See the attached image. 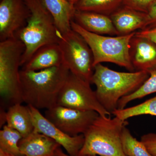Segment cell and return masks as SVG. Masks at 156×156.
Here are the masks:
<instances>
[{
  "label": "cell",
  "instance_id": "cb8c5ba5",
  "mask_svg": "<svg viewBox=\"0 0 156 156\" xmlns=\"http://www.w3.org/2000/svg\"><path fill=\"white\" fill-rule=\"evenodd\" d=\"M156 0H125L123 6L147 13Z\"/></svg>",
  "mask_w": 156,
  "mask_h": 156
},
{
  "label": "cell",
  "instance_id": "7402d4cb",
  "mask_svg": "<svg viewBox=\"0 0 156 156\" xmlns=\"http://www.w3.org/2000/svg\"><path fill=\"white\" fill-rule=\"evenodd\" d=\"M149 76L139 89L130 95L122 98L118 103L117 109H122L132 101L142 98L156 92V69L149 73Z\"/></svg>",
  "mask_w": 156,
  "mask_h": 156
},
{
  "label": "cell",
  "instance_id": "d4e9b609",
  "mask_svg": "<svg viewBox=\"0 0 156 156\" xmlns=\"http://www.w3.org/2000/svg\"><path fill=\"white\" fill-rule=\"evenodd\" d=\"M140 141L145 145L152 156H156V133H151L143 135Z\"/></svg>",
  "mask_w": 156,
  "mask_h": 156
},
{
  "label": "cell",
  "instance_id": "5bb4252c",
  "mask_svg": "<svg viewBox=\"0 0 156 156\" xmlns=\"http://www.w3.org/2000/svg\"><path fill=\"white\" fill-rule=\"evenodd\" d=\"M18 146L22 155L53 156L61 146L49 136L34 130L21 138Z\"/></svg>",
  "mask_w": 156,
  "mask_h": 156
},
{
  "label": "cell",
  "instance_id": "277c9868",
  "mask_svg": "<svg viewBox=\"0 0 156 156\" xmlns=\"http://www.w3.org/2000/svg\"><path fill=\"white\" fill-rule=\"evenodd\" d=\"M24 1L30 10V15L26 25L15 36L25 46L21 67L39 48L58 42V30L54 20L40 0Z\"/></svg>",
  "mask_w": 156,
  "mask_h": 156
},
{
  "label": "cell",
  "instance_id": "f1b7e54d",
  "mask_svg": "<svg viewBox=\"0 0 156 156\" xmlns=\"http://www.w3.org/2000/svg\"><path fill=\"white\" fill-rule=\"evenodd\" d=\"M0 156H24L23 155H16L8 153L6 152L0 150Z\"/></svg>",
  "mask_w": 156,
  "mask_h": 156
},
{
  "label": "cell",
  "instance_id": "ac0fdd59",
  "mask_svg": "<svg viewBox=\"0 0 156 156\" xmlns=\"http://www.w3.org/2000/svg\"><path fill=\"white\" fill-rule=\"evenodd\" d=\"M7 125L17 130L22 137L27 136L34 130V126L28 106L17 103L9 107L4 112Z\"/></svg>",
  "mask_w": 156,
  "mask_h": 156
},
{
  "label": "cell",
  "instance_id": "4fadbf2b",
  "mask_svg": "<svg viewBox=\"0 0 156 156\" xmlns=\"http://www.w3.org/2000/svg\"><path fill=\"white\" fill-rule=\"evenodd\" d=\"M119 36L127 35L144 29L146 13L122 5L110 15Z\"/></svg>",
  "mask_w": 156,
  "mask_h": 156
},
{
  "label": "cell",
  "instance_id": "7c38bea8",
  "mask_svg": "<svg viewBox=\"0 0 156 156\" xmlns=\"http://www.w3.org/2000/svg\"><path fill=\"white\" fill-rule=\"evenodd\" d=\"M129 56L136 71L149 73L156 69V44L150 39L135 35L130 42Z\"/></svg>",
  "mask_w": 156,
  "mask_h": 156
},
{
  "label": "cell",
  "instance_id": "44dd1931",
  "mask_svg": "<svg viewBox=\"0 0 156 156\" xmlns=\"http://www.w3.org/2000/svg\"><path fill=\"white\" fill-rule=\"evenodd\" d=\"M22 137L17 130L4 125L0 131V150L12 154L22 155L18 144Z\"/></svg>",
  "mask_w": 156,
  "mask_h": 156
},
{
  "label": "cell",
  "instance_id": "d6986e66",
  "mask_svg": "<svg viewBox=\"0 0 156 156\" xmlns=\"http://www.w3.org/2000/svg\"><path fill=\"white\" fill-rule=\"evenodd\" d=\"M125 0H79L75 5L76 11L111 15L122 5Z\"/></svg>",
  "mask_w": 156,
  "mask_h": 156
},
{
  "label": "cell",
  "instance_id": "4dcf8cb0",
  "mask_svg": "<svg viewBox=\"0 0 156 156\" xmlns=\"http://www.w3.org/2000/svg\"><path fill=\"white\" fill-rule=\"evenodd\" d=\"M57 156V155H54V156Z\"/></svg>",
  "mask_w": 156,
  "mask_h": 156
},
{
  "label": "cell",
  "instance_id": "9a60e30c",
  "mask_svg": "<svg viewBox=\"0 0 156 156\" xmlns=\"http://www.w3.org/2000/svg\"><path fill=\"white\" fill-rule=\"evenodd\" d=\"M73 21L89 32L102 35L119 36L110 17L108 15L76 10Z\"/></svg>",
  "mask_w": 156,
  "mask_h": 156
},
{
  "label": "cell",
  "instance_id": "6da1fadb",
  "mask_svg": "<svg viewBox=\"0 0 156 156\" xmlns=\"http://www.w3.org/2000/svg\"><path fill=\"white\" fill-rule=\"evenodd\" d=\"M69 73L65 63L39 71L20 69L22 102L39 110L56 106L59 92Z\"/></svg>",
  "mask_w": 156,
  "mask_h": 156
},
{
  "label": "cell",
  "instance_id": "ffe728a7",
  "mask_svg": "<svg viewBox=\"0 0 156 156\" xmlns=\"http://www.w3.org/2000/svg\"><path fill=\"white\" fill-rule=\"evenodd\" d=\"M112 114L123 121L141 115L156 116V96L135 106L122 109H116Z\"/></svg>",
  "mask_w": 156,
  "mask_h": 156
},
{
  "label": "cell",
  "instance_id": "83f0119b",
  "mask_svg": "<svg viewBox=\"0 0 156 156\" xmlns=\"http://www.w3.org/2000/svg\"><path fill=\"white\" fill-rule=\"evenodd\" d=\"M56 155L58 156H70L68 154L65 153L61 149L60 147L58 148V149L56 150Z\"/></svg>",
  "mask_w": 156,
  "mask_h": 156
},
{
  "label": "cell",
  "instance_id": "f546056e",
  "mask_svg": "<svg viewBox=\"0 0 156 156\" xmlns=\"http://www.w3.org/2000/svg\"><path fill=\"white\" fill-rule=\"evenodd\" d=\"M68 1H69V2H70L72 4L75 5L77 2L79 0H68Z\"/></svg>",
  "mask_w": 156,
  "mask_h": 156
},
{
  "label": "cell",
  "instance_id": "3957f363",
  "mask_svg": "<svg viewBox=\"0 0 156 156\" xmlns=\"http://www.w3.org/2000/svg\"><path fill=\"white\" fill-rule=\"evenodd\" d=\"M127 124L117 117L99 115L83 134L84 144L78 156H127L121 138Z\"/></svg>",
  "mask_w": 156,
  "mask_h": 156
},
{
  "label": "cell",
  "instance_id": "603a6c76",
  "mask_svg": "<svg viewBox=\"0 0 156 156\" xmlns=\"http://www.w3.org/2000/svg\"><path fill=\"white\" fill-rule=\"evenodd\" d=\"M123 151L127 156H152L141 141L137 140L125 126L122 132Z\"/></svg>",
  "mask_w": 156,
  "mask_h": 156
},
{
  "label": "cell",
  "instance_id": "30bf717a",
  "mask_svg": "<svg viewBox=\"0 0 156 156\" xmlns=\"http://www.w3.org/2000/svg\"><path fill=\"white\" fill-rule=\"evenodd\" d=\"M30 15L24 0L0 1V42L15 37Z\"/></svg>",
  "mask_w": 156,
  "mask_h": 156
},
{
  "label": "cell",
  "instance_id": "8992f818",
  "mask_svg": "<svg viewBox=\"0 0 156 156\" xmlns=\"http://www.w3.org/2000/svg\"><path fill=\"white\" fill-rule=\"evenodd\" d=\"M25 46L14 37L0 42V93L11 105L22 103L20 70Z\"/></svg>",
  "mask_w": 156,
  "mask_h": 156
},
{
  "label": "cell",
  "instance_id": "4316f807",
  "mask_svg": "<svg viewBox=\"0 0 156 156\" xmlns=\"http://www.w3.org/2000/svg\"><path fill=\"white\" fill-rule=\"evenodd\" d=\"M135 35L150 39L156 44V27L137 31Z\"/></svg>",
  "mask_w": 156,
  "mask_h": 156
},
{
  "label": "cell",
  "instance_id": "5b68a950",
  "mask_svg": "<svg viewBox=\"0 0 156 156\" xmlns=\"http://www.w3.org/2000/svg\"><path fill=\"white\" fill-rule=\"evenodd\" d=\"M71 26L90 47L94 57V67L102 62H111L125 68L130 72H134L129 51L130 41L136 32L127 35L105 36L89 32L73 20Z\"/></svg>",
  "mask_w": 156,
  "mask_h": 156
},
{
  "label": "cell",
  "instance_id": "ba28073f",
  "mask_svg": "<svg viewBox=\"0 0 156 156\" xmlns=\"http://www.w3.org/2000/svg\"><path fill=\"white\" fill-rule=\"evenodd\" d=\"M57 105L80 110L94 111L104 117L110 116L111 114L101 104L90 83L70 72L59 92Z\"/></svg>",
  "mask_w": 156,
  "mask_h": 156
},
{
  "label": "cell",
  "instance_id": "2e32d148",
  "mask_svg": "<svg viewBox=\"0 0 156 156\" xmlns=\"http://www.w3.org/2000/svg\"><path fill=\"white\" fill-rule=\"evenodd\" d=\"M62 52L58 43L42 46L34 53L21 69L39 71L64 64Z\"/></svg>",
  "mask_w": 156,
  "mask_h": 156
},
{
  "label": "cell",
  "instance_id": "e0dca14e",
  "mask_svg": "<svg viewBox=\"0 0 156 156\" xmlns=\"http://www.w3.org/2000/svg\"><path fill=\"white\" fill-rule=\"evenodd\" d=\"M53 17L55 25L62 34L71 30L72 21L76 11L68 0H40Z\"/></svg>",
  "mask_w": 156,
  "mask_h": 156
},
{
  "label": "cell",
  "instance_id": "8fae6325",
  "mask_svg": "<svg viewBox=\"0 0 156 156\" xmlns=\"http://www.w3.org/2000/svg\"><path fill=\"white\" fill-rule=\"evenodd\" d=\"M33 122L34 131L44 134L54 140L62 147L68 154L78 156L83 145V134L70 136L66 134L48 120L41 112L34 107L27 105Z\"/></svg>",
  "mask_w": 156,
  "mask_h": 156
},
{
  "label": "cell",
  "instance_id": "9c48e42d",
  "mask_svg": "<svg viewBox=\"0 0 156 156\" xmlns=\"http://www.w3.org/2000/svg\"><path fill=\"white\" fill-rule=\"evenodd\" d=\"M94 111L76 109L56 105L47 109L45 117L70 136L83 134L99 115Z\"/></svg>",
  "mask_w": 156,
  "mask_h": 156
},
{
  "label": "cell",
  "instance_id": "52a82bcc",
  "mask_svg": "<svg viewBox=\"0 0 156 156\" xmlns=\"http://www.w3.org/2000/svg\"><path fill=\"white\" fill-rule=\"evenodd\" d=\"M58 37L64 63L70 72L91 83L94 72V57L87 42L72 29L64 34L58 31Z\"/></svg>",
  "mask_w": 156,
  "mask_h": 156
},
{
  "label": "cell",
  "instance_id": "484cf974",
  "mask_svg": "<svg viewBox=\"0 0 156 156\" xmlns=\"http://www.w3.org/2000/svg\"><path fill=\"white\" fill-rule=\"evenodd\" d=\"M146 14L147 24L144 29L156 27V2L149 9Z\"/></svg>",
  "mask_w": 156,
  "mask_h": 156
},
{
  "label": "cell",
  "instance_id": "7a4b0ae2",
  "mask_svg": "<svg viewBox=\"0 0 156 156\" xmlns=\"http://www.w3.org/2000/svg\"><path fill=\"white\" fill-rule=\"evenodd\" d=\"M149 76L146 71L120 72L99 63L94 66L91 83L96 86L95 94L101 104L112 114L119 101L139 89Z\"/></svg>",
  "mask_w": 156,
  "mask_h": 156
}]
</instances>
